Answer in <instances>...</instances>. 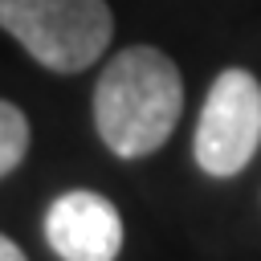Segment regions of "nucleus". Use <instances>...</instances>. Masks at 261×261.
Returning a JSON list of instances; mask_svg holds the SVG:
<instances>
[{
    "label": "nucleus",
    "mask_w": 261,
    "mask_h": 261,
    "mask_svg": "<svg viewBox=\"0 0 261 261\" xmlns=\"http://www.w3.org/2000/svg\"><path fill=\"white\" fill-rule=\"evenodd\" d=\"M179 110H184L179 69L155 45H130L114 53L94 86L98 139L122 159L159 151L171 139Z\"/></svg>",
    "instance_id": "f257e3e1"
},
{
    "label": "nucleus",
    "mask_w": 261,
    "mask_h": 261,
    "mask_svg": "<svg viewBox=\"0 0 261 261\" xmlns=\"http://www.w3.org/2000/svg\"><path fill=\"white\" fill-rule=\"evenodd\" d=\"M0 29L53 73L90 69L114 37L106 0H0Z\"/></svg>",
    "instance_id": "f03ea898"
},
{
    "label": "nucleus",
    "mask_w": 261,
    "mask_h": 261,
    "mask_svg": "<svg viewBox=\"0 0 261 261\" xmlns=\"http://www.w3.org/2000/svg\"><path fill=\"white\" fill-rule=\"evenodd\" d=\"M261 147V82L249 69H224L208 86L200 122H196V163L228 179L253 163Z\"/></svg>",
    "instance_id": "7ed1b4c3"
},
{
    "label": "nucleus",
    "mask_w": 261,
    "mask_h": 261,
    "mask_svg": "<svg viewBox=\"0 0 261 261\" xmlns=\"http://www.w3.org/2000/svg\"><path fill=\"white\" fill-rule=\"evenodd\" d=\"M45 241L61 261H114L122 249V216L106 196L73 188L49 204Z\"/></svg>",
    "instance_id": "20e7f679"
},
{
    "label": "nucleus",
    "mask_w": 261,
    "mask_h": 261,
    "mask_svg": "<svg viewBox=\"0 0 261 261\" xmlns=\"http://www.w3.org/2000/svg\"><path fill=\"white\" fill-rule=\"evenodd\" d=\"M24 151H29V118L20 106L0 98V179L20 167Z\"/></svg>",
    "instance_id": "39448f33"
},
{
    "label": "nucleus",
    "mask_w": 261,
    "mask_h": 261,
    "mask_svg": "<svg viewBox=\"0 0 261 261\" xmlns=\"http://www.w3.org/2000/svg\"><path fill=\"white\" fill-rule=\"evenodd\" d=\"M0 261H29V257L20 253V245H16V241H8V237L0 232Z\"/></svg>",
    "instance_id": "423d86ee"
}]
</instances>
